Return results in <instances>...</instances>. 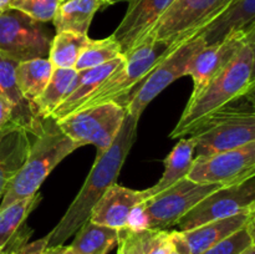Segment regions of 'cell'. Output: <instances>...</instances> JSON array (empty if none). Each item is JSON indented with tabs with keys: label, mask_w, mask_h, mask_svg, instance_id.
I'll use <instances>...</instances> for the list:
<instances>
[{
	"label": "cell",
	"mask_w": 255,
	"mask_h": 254,
	"mask_svg": "<svg viewBox=\"0 0 255 254\" xmlns=\"http://www.w3.org/2000/svg\"><path fill=\"white\" fill-rule=\"evenodd\" d=\"M146 199L144 189L136 191L115 183L92 208L90 221L117 231L124 229L131 212Z\"/></svg>",
	"instance_id": "cell-16"
},
{
	"label": "cell",
	"mask_w": 255,
	"mask_h": 254,
	"mask_svg": "<svg viewBox=\"0 0 255 254\" xmlns=\"http://www.w3.org/2000/svg\"><path fill=\"white\" fill-rule=\"evenodd\" d=\"M61 1H66V0H61Z\"/></svg>",
	"instance_id": "cell-42"
},
{
	"label": "cell",
	"mask_w": 255,
	"mask_h": 254,
	"mask_svg": "<svg viewBox=\"0 0 255 254\" xmlns=\"http://www.w3.org/2000/svg\"><path fill=\"white\" fill-rule=\"evenodd\" d=\"M124 60L125 56L121 55L117 59L101 65V66L76 71L69 94L65 97L64 101L55 109V111L50 116V120L56 121V120L62 119V117L77 111L79 107L84 104L85 100L106 80V77L114 70H116L124 62Z\"/></svg>",
	"instance_id": "cell-18"
},
{
	"label": "cell",
	"mask_w": 255,
	"mask_h": 254,
	"mask_svg": "<svg viewBox=\"0 0 255 254\" xmlns=\"http://www.w3.org/2000/svg\"><path fill=\"white\" fill-rule=\"evenodd\" d=\"M70 244L74 254H109L119 243V231L87 221Z\"/></svg>",
	"instance_id": "cell-23"
},
{
	"label": "cell",
	"mask_w": 255,
	"mask_h": 254,
	"mask_svg": "<svg viewBox=\"0 0 255 254\" xmlns=\"http://www.w3.org/2000/svg\"><path fill=\"white\" fill-rule=\"evenodd\" d=\"M121 55V46L112 36L101 40L91 39L89 45L80 55L79 60L75 65V70L80 71V70L94 69V67L101 66V65L117 59Z\"/></svg>",
	"instance_id": "cell-28"
},
{
	"label": "cell",
	"mask_w": 255,
	"mask_h": 254,
	"mask_svg": "<svg viewBox=\"0 0 255 254\" xmlns=\"http://www.w3.org/2000/svg\"><path fill=\"white\" fill-rule=\"evenodd\" d=\"M75 75H76L75 69L54 67L49 82L34 101V107L40 119L49 120L55 109L64 101L69 94Z\"/></svg>",
	"instance_id": "cell-25"
},
{
	"label": "cell",
	"mask_w": 255,
	"mask_h": 254,
	"mask_svg": "<svg viewBox=\"0 0 255 254\" xmlns=\"http://www.w3.org/2000/svg\"><path fill=\"white\" fill-rule=\"evenodd\" d=\"M254 60L255 36L243 45L237 56L196 97L188 100L178 124L169 137L182 138L188 136L214 112L253 94Z\"/></svg>",
	"instance_id": "cell-2"
},
{
	"label": "cell",
	"mask_w": 255,
	"mask_h": 254,
	"mask_svg": "<svg viewBox=\"0 0 255 254\" xmlns=\"http://www.w3.org/2000/svg\"><path fill=\"white\" fill-rule=\"evenodd\" d=\"M138 121L126 114L121 128L111 146L96 156L82 188L65 212L56 227L47 234V247L62 246L87 221L91 211L107 189L117 182L122 166L136 141Z\"/></svg>",
	"instance_id": "cell-1"
},
{
	"label": "cell",
	"mask_w": 255,
	"mask_h": 254,
	"mask_svg": "<svg viewBox=\"0 0 255 254\" xmlns=\"http://www.w3.org/2000/svg\"><path fill=\"white\" fill-rule=\"evenodd\" d=\"M142 254H168L171 237L166 229H146L139 232Z\"/></svg>",
	"instance_id": "cell-31"
},
{
	"label": "cell",
	"mask_w": 255,
	"mask_h": 254,
	"mask_svg": "<svg viewBox=\"0 0 255 254\" xmlns=\"http://www.w3.org/2000/svg\"><path fill=\"white\" fill-rule=\"evenodd\" d=\"M255 207L246 209L227 218L217 219L199 226L191 231L182 232L189 244L192 254H202L204 251L228 238L237 231L243 228L249 222L254 221Z\"/></svg>",
	"instance_id": "cell-19"
},
{
	"label": "cell",
	"mask_w": 255,
	"mask_h": 254,
	"mask_svg": "<svg viewBox=\"0 0 255 254\" xmlns=\"http://www.w3.org/2000/svg\"><path fill=\"white\" fill-rule=\"evenodd\" d=\"M41 201V194L37 193L12 202L9 206L0 208V249H4L24 226L29 214Z\"/></svg>",
	"instance_id": "cell-27"
},
{
	"label": "cell",
	"mask_w": 255,
	"mask_h": 254,
	"mask_svg": "<svg viewBox=\"0 0 255 254\" xmlns=\"http://www.w3.org/2000/svg\"><path fill=\"white\" fill-rule=\"evenodd\" d=\"M124 106L115 101L79 110L56 120L57 128L80 146L94 144L96 156L106 151L116 138L126 117Z\"/></svg>",
	"instance_id": "cell-8"
},
{
	"label": "cell",
	"mask_w": 255,
	"mask_h": 254,
	"mask_svg": "<svg viewBox=\"0 0 255 254\" xmlns=\"http://www.w3.org/2000/svg\"><path fill=\"white\" fill-rule=\"evenodd\" d=\"M5 253H6V249H0V254H5Z\"/></svg>",
	"instance_id": "cell-41"
},
{
	"label": "cell",
	"mask_w": 255,
	"mask_h": 254,
	"mask_svg": "<svg viewBox=\"0 0 255 254\" xmlns=\"http://www.w3.org/2000/svg\"><path fill=\"white\" fill-rule=\"evenodd\" d=\"M255 176V141L229 151L194 158L187 178L221 187L241 183Z\"/></svg>",
	"instance_id": "cell-12"
},
{
	"label": "cell",
	"mask_w": 255,
	"mask_h": 254,
	"mask_svg": "<svg viewBox=\"0 0 255 254\" xmlns=\"http://www.w3.org/2000/svg\"><path fill=\"white\" fill-rule=\"evenodd\" d=\"M9 128H17V127L12 122L11 109L7 105V102L0 97V132Z\"/></svg>",
	"instance_id": "cell-35"
},
{
	"label": "cell",
	"mask_w": 255,
	"mask_h": 254,
	"mask_svg": "<svg viewBox=\"0 0 255 254\" xmlns=\"http://www.w3.org/2000/svg\"><path fill=\"white\" fill-rule=\"evenodd\" d=\"M61 0H12L10 9H15L40 22L52 21Z\"/></svg>",
	"instance_id": "cell-30"
},
{
	"label": "cell",
	"mask_w": 255,
	"mask_h": 254,
	"mask_svg": "<svg viewBox=\"0 0 255 254\" xmlns=\"http://www.w3.org/2000/svg\"><path fill=\"white\" fill-rule=\"evenodd\" d=\"M124 19L111 35L121 46L122 55L136 47L174 0H127Z\"/></svg>",
	"instance_id": "cell-14"
},
{
	"label": "cell",
	"mask_w": 255,
	"mask_h": 254,
	"mask_svg": "<svg viewBox=\"0 0 255 254\" xmlns=\"http://www.w3.org/2000/svg\"><path fill=\"white\" fill-rule=\"evenodd\" d=\"M194 158L229 151L255 141V114L251 105H234L218 110L192 133Z\"/></svg>",
	"instance_id": "cell-5"
},
{
	"label": "cell",
	"mask_w": 255,
	"mask_h": 254,
	"mask_svg": "<svg viewBox=\"0 0 255 254\" xmlns=\"http://www.w3.org/2000/svg\"><path fill=\"white\" fill-rule=\"evenodd\" d=\"M253 207H255V176L241 183L221 187L209 193L187 212L176 226L181 232L191 231L208 222L227 218Z\"/></svg>",
	"instance_id": "cell-11"
},
{
	"label": "cell",
	"mask_w": 255,
	"mask_h": 254,
	"mask_svg": "<svg viewBox=\"0 0 255 254\" xmlns=\"http://www.w3.org/2000/svg\"><path fill=\"white\" fill-rule=\"evenodd\" d=\"M25 231H26L25 227L20 228L14 238L5 247L6 249L5 254H42L44 249L47 247V237H44L36 242L26 243L31 232L26 233Z\"/></svg>",
	"instance_id": "cell-32"
},
{
	"label": "cell",
	"mask_w": 255,
	"mask_h": 254,
	"mask_svg": "<svg viewBox=\"0 0 255 254\" xmlns=\"http://www.w3.org/2000/svg\"><path fill=\"white\" fill-rule=\"evenodd\" d=\"M252 26H255V0H234L196 36L202 37L206 46H211Z\"/></svg>",
	"instance_id": "cell-17"
},
{
	"label": "cell",
	"mask_w": 255,
	"mask_h": 254,
	"mask_svg": "<svg viewBox=\"0 0 255 254\" xmlns=\"http://www.w3.org/2000/svg\"><path fill=\"white\" fill-rule=\"evenodd\" d=\"M137 254H142V249H141V239H139V248H138V252H137Z\"/></svg>",
	"instance_id": "cell-40"
},
{
	"label": "cell",
	"mask_w": 255,
	"mask_h": 254,
	"mask_svg": "<svg viewBox=\"0 0 255 254\" xmlns=\"http://www.w3.org/2000/svg\"><path fill=\"white\" fill-rule=\"evenodd\" d=\"M79 147L81 146L65 136L56 125L54 128L44 127L30 146L22 166L7 182L0 208L37 193L52 169Z\"/></svg>",
	"instance_id": "cell-3"
},
{
	"label": "cell",
	"mask_w": 255,
	"mask_h": 254,
	"mask_svg": "<svg viewBox=\"0 0 255 254\" xmlns=\"http://www.w3.org/2000/svg\"><path fill=\"white\" fill-rule=\"evenodd\" d=\"M119 251L117 254H137L139 248V232H132L128 228L119 231Z\"/></svg>",
	"instance_id": "cell-33"
},
{
	"label": "cell",
	"mask_w": 255,
	"mask_h": 254,
	"mask_svg": "<svg viewBox=\"0 0 255 254\" xmlns=\"http://www.w3.org/2000/svg\"><path fill=\"white\" fill-rule=\"evenodd\" d=\"M42 254H74L69 246H56V247H46L42 252Z\"/></svg>",
	"instance_id": "cell-36"
},
{
	"label": "cell",
	"mask_w": 255,
	"mask_h": 254,
	"mask_svg": "<svg viewBox=\"0 0 255 254\" xmlns=\"http://www.w3.org/2000/svg\"><path fill=\"white\" fill-rule=\"evenodd\" d=\"M194 159V142L191 137H182L164 159V172L154 186L144 189L147 199L161 193L182 178H186Z\"/></svg>",
	"instance_id": "cell-21"
},
{
	"label": "cell",
	"mask_w": 255,
	"mask_h": 254,
	"mask_svg": "<svg viewBox=\"0 0 255 254\" xmlns=\"http://www.w3.org/2000/svg\"><path fill=\"white\" fill-rule=\"evenodd\" d=\"M206 44L199 36L182 42L163 57L127 96L115 102L124 106L127 114L139 121V117L151 101L166 90V87L186 75V69L191 59Z\"/></svg>",
	"instance_id": "cell-7"
},
{
	"label": "cell",
	"mask_w": 255,
	"mask_h": 254,
	"mask_svg": "<svg viewBox=\"0 0 255 254\" xmlns=\"http://www.w3.org/2000/svg\"><path fill=\"white\" fill-rule=\"evenodd\" d=\"M12 0H0V15L5 11V10L10 9V4Z\"/></svg>",
	"instance_id": "cell-37"
},
{
	"label": "cell",
	"mask_w": 255,
	"mask_h": 254,
	"mask_svg": "<svg viewBox=\"0 0 255 254\" xmlns=\"http://www.w3.org/2000/svg\"><path fill=\"white\" fill-rule=\"evenodd\" d=\"M234 0H174L143 40L182 44L196 36Z\"/></svg>",
	"instance_id": "cell-9"
},
{
	"label": "cell",
	"mask_w": 255,
	"mask_h": 254,
	"mask_svg": "<svg viewBox=\"0 0 255 254\" xmlns=\"http://www.w3.org/2000/svg\"><path fill=\"white\" fill-rule=\"evenodd\" d=\"M89 35L72 31L56 32L52 37L47 59L56 69H75L80 55L90 42Z\"/></svg>",
	"instance_id": "cell-26"
},
{
	"label": "cell",
	"mask_w": 255,
	"mask_h": 254,
	"mask_svg": "<svg viewBox=\"0 0 255 254\" xmlns=\"http://www.w3.org/2000/svg\"><path fill=\"white\" fill-rule=\"evenodd\" d=\"M171 237V251L168 254H192L186 237L181 231L169 232Z\"/></svg>",
	"instance_id": "cell-34"
},
{
	"label": "cell",
	"mask_w": 255,
	"mask_h": 254,
	"mask_svg": "<svg viewBox=\"0 0 255 254\" xmlns=\"http://www.w3.org/2000/svg\"><path fill=\"white\" fill-rule=\"evenodd\" d=\"M104 0H66L60 4L52 22L56 32L72 31L87 35L95 14L105 6Z\"/></svg>",
	"instance_id": "cell-22"
},
{
	"label": "cell",
	"mask_w": 255,
	"mask_h": 254,
	"mask_svg": "<svg viewBox=\"0 0 255 254\" xmlns=\"http://www.w3.org/2000/svg\"><path fill=\"white\" fill-rule=\"evenodd\" d=\"M52 37L44 26L15 9L0 15V54L16 62L46 57Z\"/></svg>",
	"instance_id": "cell-10"
},
{
	"label": "cell",
	"mask_w": 255,
	"mask_h": 254,
	"mask_svg": "<svg viewBox=\"0 0 255 254\" xmlns=\"http://www.w3.org/2000/svg\"><path fill=\"white\" fill-rule=\"evenodd\" d=\"M16 65V61L0 54V97L11 109L15 126L37 136L45 127L44 120L40 119L35 107L22 96L15 76Z\"/></svg>",
	"instance_id": "cell-15"
},
{
	"label": "cell",
	"mask_w": 255,
	"mask_h": 254,
	"mask_svg": "<svg viewBox=\"0 0 255 254\" xmlns=\"http://www.w3.org/2000/svg\"><path fill=\"white\" fill-rule=\"evenodd\" d=\"M54 66L47 57L17 62L15 69L17 86L22 96L34 106V101L51 77Z\"/></svg>",
	"instance_id": "cell-24"
},
{
	"label": "cell",
	"mask_w": 255,
	"mask_h": 254,
	"mask_svg": "<svg viewBox=\"0 0 255 254\" xmlns=\"http://www.w3.org/2000/svg\"><path fill=\"white\" fill-rule=\"evenodd\" d=\"M252 246H255L254 221L249 222L243 228L214 244L202 254H241Z\"/></svg>",
	"instance_id": "cell-29"
},
{
	"label": "cell",
	"mask_w": 255,
	"mask_h": 254,
	"mask_svg": "<svg viewBox=\"0 0 255 254\" xmlns=\"http://www.w3.org/2000/svg\"><path fill=\"white\" fill-rule=\"evenodd\" d=\"M241 254H255V246L249 247L248 249H246V251H244L243 253H241Z\"/></svg>",
	"instance_id": "cell-38"
},
{
	"label": "cell",
	"mask_w": 255,
	"mask_h": 254,
	"mask_svg": "<svg viewBox=\"0 0 255 254\" xmlns=\"http://www.w3.org/2000/svg\"><path fill=\"white\" fill-rule=\"evenodd\" d=\"M104 1H105V4H106V5L114 4V0H104Z\"/></svg>",
	"instance_id": "cell-39"
},
{
	"label": "cell",
	"mask_w": 255,
	"mask_h": 254,
	"mask_svg": "<svg viewBox=\"0 0 255 254\" xmlns=\"http://www.w3.org/2000/svg\"><path fill=\"white\" fill-rule=\"evenodd\" d=\"M255 36V26L241 30L227 37L219 44L204 46L191 59L186 69L187 76L193 80V91L189 99L196 97L206 85L222 71L234 57L243 45Z\"/></svg>",
	"instance_id": "cell-13"
},
{
	"label": "cell",
	"mask_w": 255,
	"mask_h": 254,
	"mask_svg": "<svg viewBox=\"0 0 255 254\" xmlns=\"http://www.w3.org/2000/svg\"><path fill=\"white\" fill-rule=\"evenodd\" d=\"M27 132L20 128H9L0 132V201L6 184L24 163L30 151Z\"/></svg>",
	"instance_id": "cell-20"
},
{
	"label": "cell",
	"mask_w": 255,
	"mask_h": 254,
	"mask_svg": "<svg viewBox=\"0 0 255 254\" xmlns=\"http://www.w3.org/2000/svg\"><path fill=\"white\" fill-rule=\"evenodd\" d=\"M218 184L197 183L182 178L161 193L142 202L131 212L126 228L132 232L146 229H167L216 189Z\"/></svg>",
	"instance_id": "cell-4"
},
{
	"label": "cell",
	"mask_w": 255,
	"mask_h": 254,
	"mask_svg": "<svg viewBox=\"0 0 255 254\" xmlns=\"http://www.w3.org/2000/svg\"><path fill=\"white\" fill-rule=\"evenodd\" d=\"M178 45L181 44L172 45L161 40L141 41L136 47L124 55V62L85 100L79 110L105 102L117 101L127 96L134 86L139 84L154 69V66Z\"/></svg>",
	"instance_id": "cell-6"
}]
</instances>
